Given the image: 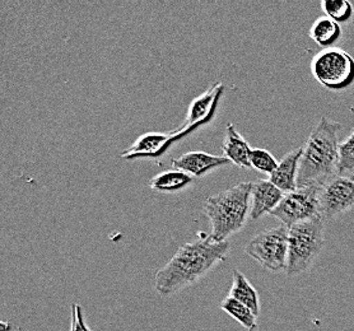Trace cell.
I'll use <instances>...</instances> for the list:
<instances>
[{
    "instance_id": "13",
    "label": "cell",
    "mask_w": 354,
    "mask_h": 331,
    "mask_svg": "<svg viewBox=\"0 0 354 331\" xmlns=\"http://www.w3.org/2000/svg\"><path fill=\"white\" fill-rule=\"evenodd\" d=\"M342 26L326 16L319 17L308 31V36L324 50L335 48L337 42L342 39Z\"/></svg>"
},
{
    "instance_id": "16",
    "label": "cell",
    "mask_w": 354,
    "mask_h": 331,
    "mask_svg": "<svg viewBox=\"0 0 354 331\" xmlns=\"http://www.w3.org/2000/svg\"><path fill=\"white\" fill-rule=\"evenodd\" d=\"M222 88H223L222 83L213 84L209 89H207L199 97L194 100L192 105L189 107V110H187V116H186V125L187 126L195 125V124L201 122V120H204L208 116L210 110L213 108V105L216 102V98L219 95V92H222Z\"/></svg>"
},
{
    "instance_id": "1",
    "label": "cell",
    "mask_w": 354,
    "mask_h": 331,
    "mask_svg": "<svg viewBox=\"0 0 354 331\" xmlns=\"http://www.w3.org/2000/svg\"><path fill=\"white\" fill-rule=\"evenodd\" d=\"M228 241L214 243L209 236L178 247L169 263L154 275V288L160 296L171 297L199 282L228 258Z\"/></svg>"
},
{
    "instance_id": "5",
    "label": "cell",
    "mask_w": 354,
    "mask_h": 331,
    "mask_svg": "<svg viewBox=\"0 0 354 331\" xmlns=\"http://www.w3.org/2000/svg\"><path fill=\"white\" fill-rule=\"evenodd\" d=\"M310 68L315 81L333 92L346 91L354 84V57L337 46L316 54Z\"/></svg>"
},
{
    "instance_id": "14",
    "label": "cell",
    "mask_w": 354,
    "mask_h": 331,
    "mask_svg": "<svg viewBox=\"0 0 354 331\" xmlns=\"http://www.w3.org/2000/svg\"><path fill=\"white\" fill-rule=\"evenodd\" d=\"M228 296L237 299L239 302H241L242 305L249 307L255 315H260V299H259L258 292L240 270L234 272L232 287Z\"/></svg>"
},
{
    "instance_id": "15",
    "label": "cell",
    "mask_w": 354,
    "mask_h": 331,
    "mask_svg": "<svg viewBox=\"0 0 354 331\" xmlns=\"http://www.w3.org/2000/svg\"><path fill=\"white\" fill-rule=\"evenodd\" d=\"M192 182H193V176H190L184 171L172 169V170L160 172L153 178H151L149 187L161 193H175L192 185Z\"/></svg>"
},
{
    "instance_id": "2",
    "label": "cell",
    "mask_w": 354,
    "mask_h": 331,
    "mask_svg": "<svg viewBox=\"0 0 354 331\" xmlns=\"http://www.w3.org/2000/svg\"><path fill=\"white\" fill-rule=\"evenodd\" d=\"M342 125L322 116L302 146L297 187L324 185L338 175V131Z\"/></svg>"
},
{
    "instance_id": "8",
    "label": "cell",
    "mask_w": 354,
    "mask_h": 331,
    "mask_svg": "<svg viewBox=\"0 0 354 331\" xmlns=\"http://www.w3.org/2000/svg\"><path fill=\"white\" fill-rule=\"evenodd\" d=\"M324 220H330L354 208V173L337 175L320 189Z\"/></svg>"
},
{
    "instance_id": "17",
    "label": "cell",
    "mask_w": 354,
    "mask_h": 331,
    "mask_svg": "<svg viewBox=\"0 0 354 331\" xmlns=\"http://www.w3.org/2000/svg\"><path fill=\"white\" fill-rule=\"evenodd\" d=\"M171 134L166 133H145L128 148L122 155L125 158H133L137 155H148L161 151L162 146L169 142Z\"/></svg>"
},
{
    "instance_id": "3",
    "label": "cell",
    "mask_w": 354,
    "mask_h": 331,
    "mask_svg": "<svg viewBox=\"0 0 354 331\" xmlns=\"http://www.w3.org/2000/svg\"><path fill=\"white\" fill-rule=\"evenodd\" d=\"M251 190L252 182H240L204 202L203 210L209 219V237L214 243L228 241L245 227L251 210Z\"/></svg>"
},
{
    "instance_id": "4",
    "label": "cell",
    "mask_w": 354,
    "mask_h": 331,
    "mask_svg": "<svg viewBox=\"0 0 354 331\" xmlns=\"http://www.w3.org/2000/svg\"><path fill=\"white\" fill-rule=\"evenodd\" d=\"M325 243V220L311 219L290 228L286 274L296 276L308 272Z\"/></svg>"
},
{
    "instance_id": "9",
    "label": "cell",
    "mask_w": 354,
    "mask_h": 331,
    "mask_svg": "<svg viewBox=\"0 0 354 331\" xmlns=\"http://www.w3.org/2000/svg\"><path fill=\"white\" fill-rule=\"evenodd\" d=\"M284 193L270 182V180H257L252 182L251 190V210L250 218L252 220L270 214L284 198Z\"/></svg>"
},
{
    "instance_id": "18",
    "label": "cell",
    "mask_w": 354,
    "mask_h": 331,
    "mask_svg": "<svg viewBox=\"0 0 354 331\" xmlns=\"http://www.w3.org/2000/svg\"><path fill=\"white\" fill-rule=\"evenodd\" d=\"M221 308L237 323H241L246 330L255 331L258 329V316L237 299H232L231 296L225 297L221 302Z\"/></svg>"
},
{
    "instance_id": "20",
    "label": "cell",
    "mask_w": 354,
    "mask_h": 331,
    "mask_svg": "<svg viewBox=\"0 0 354 331\" xmlns=\"http://www.w3.org/2000/svg\"><path fill=\"white\" fill-rule=\"evenodd\" d=\"M250 164H251V169H255L259 172L270 176L277 169L278 161L274 158L273 154L269 151L255 148L250 154Z\"/></svg>"
},
{
    "instance_id": "12",
    "label": "cell",
    "mask_w": 354,
    "mask_h": 331,
    "mask_svg": "<svg viewBox=\"0 0 354 331\" xmlns=\"http://www.w3.org/2000/svg\"><path fill=\"white\" fill-rule=\"evenodd\" d=\"M223 155L234 166L242 169H251L250 154L252 148L246 139L234 128V124H228L225 128V137L223 140Z\"/></svg>"
},
{
    "instance_id": "7",
    "label": "cell",
    "mask_w": 354,
    "mask_h": 331,
    "mask_svg": "<svg viewBox=\"0 0 354 331\" xmlns=\"http://www.w3.org/2000/svg\"><path fill=\"white\" fill-rule=\"evenodd\" d=\"M320 189L322 185L302 186L287 193L270 216L288 228L306 220L322 218Z\"/></svg>"
},
{
    "instance_id": "22",
    "label": "cell",
    "mask_w": 354,
    "mask_h": 331,
    "mask_svg": "<svg viewBox=\"0 0 354 331\" xmlns=\"http://www.w3.org/2000/svg\"><path fill=\"white\" fill-rule=\"evenodd\" d=\"M71 331H91L88 325L84 320L83 310L78 303L72 305V323H71Z\"/></svg>"
},
{
    "instance_id": "21",
    "label": "cell",
    "mask_w": 354,
    "mask_h": 331,
    "mask_svg": "<svg viewBox=\"0 0 354 331\" xmlns=\"http://www.w3.org/2000/svg\"><path fill=\"white\" fill-rule=\"evenodd\" d=\"M354 172V130L339 146L338 175Z\"/></svg>"
},
{
    "instance_id": "10",
    "label": "cell",
    "mask_w": 354,
    "mask_h": 331,
    "mask_svg": "<svg viewBox=\"0 0 354 331\" xmlns=\"http://www.w3.org/2000/svg\"><path fill=\"white\" fill-rule=\"evenodd\" d=\"M232 164L225 155H213L207 152H187L172 161V169L184 171L193 178L205 176L212 170Z\"/></svg>"
},
{
    "instance_id": "19",
    "label": "cell",
    "mask_w": 354,
    "mask_h": 331,
    "mask_svg": "<svg viewBox=\"0 0 354 331\" xmlns=\"http://www.w3.org/2000/svg\"><path fill=\"white\" fill-rule=\"evenodd\" d=\"M322 12L338 25H346L354 17L353 4L348 0H322Z\"/></svg>"
},
{
    "instance_id": "6",
    "label": "cell",
    "mask_w": 354,
    "mask_h": 331,
    "mask_svg": "<svg viewBox=\"0 0 354 331\" xmlns=\"http://www.w3.org/2000/svg\"><path fill=\"white\" fill-rule=\"evenodd\" d=\"M288 236V227H274L252 237L245 252L270 273H282L287 270Z\"/></svg>"
},
{
    "instance_id": "11",
    "label": "cell",
    "mask_w": 354,
    "mask_h": 331,
    "mask_svg": "<svg viewBox=\"0 0 354 331\" xmlns=\"http://www.w3.org/2000/svg\"><path fill=\"white\" fill-rule=\"evenodd\" d=\"M302 146L292 149L278 162L277 169L269 176L270 182L279 190H282L284 194L297 189L298 172L302 158Z\"/></svg>"
}]
</instances>
